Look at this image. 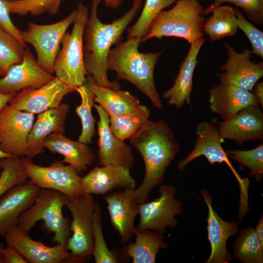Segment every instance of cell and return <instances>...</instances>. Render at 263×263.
<instances>
[{
    "label": "cell",
    "instance_id": "obj_1",
    "mask_svg": "<svg viewBox=\"0 0 263 263\" xmlns=\"http://www.w3.org/2000/svg\"><path fill=\"white\" fill-rule=\"evenodd\" d=\"M141 154L145 166L143 181L133 189L138 204L148 201L150 192L164 181L165 174L180 149L174 132L163 120L147 119L128 139Z\"/></svg>",
    "mask_w": 263,
    "mask_h": 263
},
{
    "label": "cell",
    "instance_id": "obj_2",
    "mask_svg": "<svg viewBox=\"0 0 263 263\" xmlns=\"http://www.w3.org/2000/svg\"><path fill=\"white\" fill-rule=\"evenodd\" d=\"M102 0H92L83 34L84 64L88 75L96 84L117 90L120 89V84L108 78L107 56L112 46L120 42L123 33L142 8L143 0H133L128 11L108 24L102 22L98 17L97 9Z\"/></svg>",
    "mask_w": 263,
    "mask_h": 263
},
{
    "label": "cell",
    "instance_id": "obj_3",
    "mask_svg": "<svg viewBox=\"0 0 263 263\" xmlns=\"http://www.w3.org/2000/svg\"><path fill=\"white\" fill-rule=\"evenodd\" d=\"M140 39L127 38L111 48L107 59L108 71H114L117 79L133 84L148 97L153 106L163 108L154 79V68L162 52L141 53L138 50Z\"/></svg>",
    "mask_w": 263,
    "mask_h": 263
},
{
    "label": "cell",
    "instance_id": "obj_4",
    "mask_svg": "<svg viewBox=\"0 0 263 263\" xmlns=\"http://www.w3.org/2000/svg\"><path fill=\"white\" fill-rule=\"evenodd\" d=\"M203 10L199 0H177L171 9L163 10L155 18L141 43L153 38L176 37L190 44L204 38Z\"/></svg>",
    "mask_w": 263,
    "mask_h": 263
},
{
    "label": "cell",
    "instance_id": "obj_5",
    "mask_svg": "<svg viewBox=\"0 0 263 263\" xmlns=\"http://www.w3.org/2000/svg\"><path fill=\"white\" fill-rule=\"evenodd\" d=\"M88 17L87 7L79 2L72 30L65 33L62 47L54 64L56 77L75 91L85 83L88 75L84 64L83 44L84 30Z\"/></svg>",
    "mask_w": 263,
    "mask_h": 263
},
{
    "label": "cell",
    "instance_id": "obj_6",
    "mask_svg": "<svg viewBox=\"0 0 263 263\" xmlns=\"http://www.w3.org/2000/svg\"><path fill=\"white\" fill-rule=\"evenodd\" d=\"M68 199L58 191L40 188L33 204L19 216L17 226L29 233L37 222L41 220L46 228L54 234L53 242L66 245L71 236L70 222L63 216L62 209Z\"/></svg>",
    "mask_w": 263,
    "mask_h": 263
},
{
    "label": "cell",
    "instance_id": "obj_7",
    "mask_svg": "<svg viewBox=\"0 0 263 263\" xmlns=\"http://www.w3.org/2000/svg\"><path fill=\"white\" fill-rule=\"evenodd\" d=\"M196 139L193 150L186 158L180 160L177 164L179 171H182L191 161L201 156H205L212 166L216 163H225L231 169L238 182L240 189V208L246 209L248 204V190L249 181L242 178L230 162L222 144L224 139L220 134L215 123L203 121L196 127Z\"/></svg>",
    "mask_w": 263,
    "mask_h": 263
},
{
    "label": "cell",
    "instance_id": "obj_8",
    "mask_svg": "<svg viewBox=\"0 0 263 263\" xmlns=\"http://www.w3.org/2000/svg\"><path fill=\"white\" fill-rule=\"evenodd\" d=\"M95 201L92 194L69 199L66 207L72 216L70 223L71 236L66 248L80 263L90 260L93 257L94 241L92 218Z\"/></svg>",
    "mask_w": 263,
    "mask_h": 263
},
{
    "label": "cell",
    "instance_id": "obj_9",
    "mask_svg": "<svg viewBox=\"0 0 263 263\" xmlns=\"http://www.w3.org/2000/svg\"><path fill=\"white\" fill-rule=\"evenodd\" d=\"M76 10L63 19L50 24H39L30 22L27 29L21 31L24 42L32 45L36 52L37 61L50 74L54 72V64L60 49V45L68 28L75 19Z\"/></svg>",
    "mask_w": 263,
    "mask_h": 263
},
{
    "label": "cell",
    "instance_id": "obj_10",
    "mask_svg": "<svg viewBox=\"0 0 263 263\" xmlns=\"http://www.w3.org/2000/svg\"><path fill=\"white\" fill-rule=\"evenodd\" d=\"M23 169L33 183L40 188L58 191L69 199L76 198L83 194L81 177L72 166L65 165L56 161L50 166H41L34 164L32 160L21 158Z\"/></svg>",
    "mask_w": 263,
    "mask_h": 263
},
{
    "label": "cell",
    "instance_id": "obj_11",
    "mask_svg": "<svg viewBox=\"0 0 263 263\" xmlns=\"http://www.w3.org/2000/svg\"><path fill=\"white\" fill-rule=\"evenodd\" d=\"M159 197L150 202L139 204L140 230H150L163 234L167 227L176 226V215L183 211L181 202L175 197V188L163 184L159 188Z\"/></svg>",
    "mask_w": 263,
    "mask_h": 263
},
{
    "label": "cell",
    "instance_id": "obj_12",
    "mask_svg": "<svg viewBox=\"0 0 263 263\" xmlns=\"http://www.w3.org/2000/svg\"><path fill=\"white\" fill-rule=\"evenodd\" d=\"M34 114L6 105L0 115V150L11 157H25Z\"/></svg>",
    "mask_w": 263,
    "mask_h": 263
},
{
    "label": "cell",
    "instance_id": "obj_13",
    "mask_svg": "<svg viewBox=\"0 0 263 263\" xmlns=\"http://www.w3.org/2000/svg\"><path fill=\"white\" fill-rule=\"evenodd\" d=\"M7 245L17 250L30 263H80L66 248V245L56 244L54 246L44 244L32 239L29 233L16 226L4 236Z\"/></svg>",
    "mask_w": 263,
    "mask_h": 263
},
{
    "label": "cell",
    "instance_id": "obj_14",
    "mask_svg": "<svg viewBox=\"0 0 263 263\" xmlns=\"http://www.w3.org/2000/svg\"><path fill=\"white\" fill-rule=\"evenodd\" d=\"M227 59L217 75L221 83L229 84L251 92L255 84L263 76V62L251 61L252 51L245 48L241 53L237 52L227 42Z\"/></svg>",
    "mask_w": 263,
    "mask_h": 263
},
{
    "label": "cell",
    "instance_id": "obj_15",
    "mask_svg": "<svg viewBox=\"0 0 263 263\" xmlns=\"http://www.w3.org/2000/svg\"><path fill=\"white\" fill-rule=\"evenodd\" d=\"M99 118L98 122V165L120 166L131 170L134 158L132 147L114 135L110 127L109 116L98 105H94Z\"/></svg>",
    "mask_w": 263,
    "mask_h": 263
},
{
    "label": "cell",
    "instance_id": "obj_16",
    "mask_svg": "<svg viewBox=\"0 0 263 263\" xmlns=\"http://www.w3.org/2000/svg\"><path fill=\"white\" fill-rule=\"evenodd\" d=\"M75 90L67 86L56 77L38 88L23 89L10 101L14 108L33 114L57 108L64 96Z\"/></svg>",
    "mask_w": 263,
    "mask_h": 263
},
{
    "label": "cell",
    "instance_id": "obj_17",
    "mask_svg": "<svg viewBox=\"0 0 263 263\" xmlns=\"http://www.w3.org/2000/svg\"><path fill=\"white\" fill-rule=\"evenodd\" d=\"M55 77L38 65L26 47L21 61L12 65L0 78V92L14 94L28 88H38Z\"/></svg>",
    "mask_w": 263,
    "mask_h": 263
},
{
    "label": "cell",
    "instance_id": "obj_18",
    "mask_svg": "<svg viewBox=\"0 0 263 263\" xmlns=\"http://www.w3.org/2000/svg\"><path fill=\"white\" fill-rule=\"evenodd\" d=\"M259 104L247 106L239 111L230 119L212 121L224 139L235 141L241 145L250 140L263 139V113Z\"/></svg>",
    "mask_w": 263,
    "mask_h": 263
},
{
    "label": "cell",
    "instance_id": "obj_19",
    "mask_svg": "<svg viewBox=\"0 0 263 263\" xmlns=\"http://www.w3.org/2000/svg\"><path fill=\"white\" fill-rule=\"evenodd\" d=\"M40 189L31 180H27L0 198V237L17 226L19 216L33 204Z\"/></svg>",
    "mask_w": 263,
    "mask_h": 263
},
{
    "label": "cell",
    "instance_id": "obj_20",
    "mask_svg": "<svg viewBox=\"0 0 263 263\" xmlns=\"http://www.w3.org/2000/svg\"><path fill=\"white\" fill-rule=\"evenodd\" d=\"M133 189L125 188L104 196L111 223L119 235L121 243H127L134 234V223L139 214V204L133 197Z\"/></svg>",
    "mask_w": 263,
    "mask_h": 263
},
{
    "label": "cell",
    "instance_id": "obj_21",
    "mask_svg": "<svg viewBox=\"0 0 263 263\" xmlns=\"http://www.w3.org/2000/svg\"><path fill=\"white\" fill-rule=\"evenodd\" d=\"M200 193L208 211L207 230L211 252L206 263H228L232 257L226 249V242L230 236L238 232V224L236 222H226L220 218L212 207L211 195L205 189H202Z\"/></svg>",
    "mask_w": 263,
    "mask_h": 263
},
{
    "label": "cell",
    "instance_id": "obj_22",
    "mask_svg": "<svg viewBox=\"0 0 263 263\" xmlns=\"http://www.w3.org/2000/svg\"><path fill=\"white\" fill-rule=\"evenodd\" d=\"M83 194L105 195L115 189L135 188L130 170L120 166L95 167L81 177Z\"/></svg>",
    "mask_w": 263,
    "mask_h": 263
},
{
    "label": "cell",
    "instance_id": "obj_23",
    "mask_svg": "<svg viewBox=\"0 0 263 263\" xmlns=\"http://www.w3.org/2000/svg\"><path fill=\"white\" fill-rule=\"evenodd\" d=\"M70 106L61 103L57 108L39 113L29 134L25 158L32 160L44 151L43 142L51 133L65 132V123Z\"/></svg>",
    "mask_w": 263,
    "mask_h": 263
},
{
    "label": "cell",
    "instance_id": "obj_24",
    "mask_svg": "<svg viewBox=\"0 0 263 263\" xmlns=\"http://www.w3.org/2000/svg\"><path fill=\"white\" fill-rule=\"evenodd\" d=\"M210 109L226 121L244 108L259 104L252 92L234 85L221 83L209 89Z\"/></svg>",
    "mask_w": 263,
    "mask_h": 263
},
{
    "label": "cell",
    "instance_id": "obj_25",
    "mask_svg": "<svg viewBox=\"0 0 263 263\" xmlns=\"http://www.w3.org/2000/svg\"><path fill=\"white\" fill-rule=\"evenodd\" d=\"M206 41L204 38L190 43L188 53L180 65L173 86L163 94V97L170 105L180 109L191 102L193 75L197 63V56Z\"/></svg>",
    "mask_w": 263,
    "mask_h": 263
},
{
    "label": "cell",
    "instance_id": "obj_26",
    "mask_svg": "<svg viewBox=\"0 0 263 263\" xmlns=\"http://www.w3.org/2000/svg\"><path fill=\"white\" fill-rule=\"evenodd\" d=\"M43 146L52 152L62 155L64 158L60 161L73 166L79 176L95 159V152L88 144L73 141L60 132L50 134L43 141Z\"/></svg>",
    "mask_w": 263,
    "mask_h": 263
},
{
    "label": "cell",
    "instance_id": "obj_27",
    "mask_svg": "<svg viewBox=\"0 0 263 263\" xmlns=\"http://www.w3.org/2000/svg\"><path fill=\"white\" fill-rule=\"evenodd\" d=\"M85 83L94 94V102L99 104L109 117L131 112L140 105L138 98L129 91L98 85L90 75Z\"/></svg>",
    "mask_w": 263,
    "mask_h": 263
},
{
    "label": "cell",
    "instance_id": "obj_28",
    "mask_svg": "<svg viewBox=\"0 0 263 263\" xmlns=\"http://www.w3.org/2000/svg\"><path fill=\"white\" fill-rule=\"evenodd\" d=\"M134 243L124 246L122 254L132 259L133 263H154L157 254L168 244L162 234L150 230H140L136 227Z\"/></svg>",
    "mask_w": 263,
    "mask_h": 263
},
{
    "label": "cell",
    "instance_id": "obj_29",
    "mask_svg": "<svg viewBox=\"0 0 263 263\" xmlns=\"http://www.w3.org/2000/svg\"><path fill=\"white\" fill-rule=\"evenodd\" d=\"M203 25V32L211 41L233 37L238 29L235 9L230 5H221L215 9Z\"/></svg>",
    "mask_w": 263,
    "mask_h": 263
},
{
    "label": "cell",
    "instance_id": "obj_30",
    "mask_svg": "<svg viewBox=\"0 0 263 263\" xmlns=\"http://www.w3.org/2000/svg\"><path fill=\"white\" fill-rule=\"evenodd\" d=\"M233 252L242 263H263V244L254 228L248 226L241 230L235 241Z\"/></svg>",
    "mask_w": 263,
    "mask_h": 263
},
{
    "label": "cell",
    "instance_id": "obj_31",
    "mask_svg": "<svg viewBox=\"0 0 263 263\" xmlns=\"http://www.w3.org/2000/svg\"><path fill=\"white\" fill-rule=\"evenodd\" d=\"M150 113L147 106L140 104L137 109L131 112L110 117L111 130L114 135L123 140L129 139L149 119Z\"/></svg>",
    "mask_w": 263,
    "mask_h": 263
},
{
    "label": "cell",
    "instance_id": "obj_32",
    "mask_svg": "<svg viewBox=\"0 0 263 263\" xmlns=\"http://www.w3.org/2000/svg\"><path fill=\"white\" fill-rule=\"evenodd\" d=\"M75 91L81 98V104L75 108V112L80 119L82 131L78 137V141L90 144L92 143L94 137L95 120L92 109L94 105V96L86 83L75 89Z\"/></svg>",
    "mask_w": 263,
    "mask_h": 263
},
{
    "label": "cell",
    "instance_id": "obj_33",
    "mask_svg": "<svg viewBox=\"0 0 263 263\" xmlns=\"http://www.w3.org/2000/svg\"><path fill=\"white\" fill-rule=\"evenodd\" d=\"M177 0H145L141 14L136 21L128 28L127 38H138L141 40L147 35L155 18Z\"/></svg>",
    "mask_w": 263,
    "mask_h": 263
},
{
    "label": "cell",
    "instance_id": "obj_34",
    "mask_svg": "<svg viewBox=\"0 0 263 263\" xmlns=\"http://www.w3.org/2000/svg\"><path fill=\"white\" fill-rule=\"evenodd\" d=\"M94 249L93 257L96 263H117L121 260L108 248L104 239L102 225V209L95 201L92 218Z\"/></svg>",
    "mask_w": 263,
    "mask_h": 263
},
{
    "label": "cell",
    "instance_id": "obj_35",
    "mask_svg": "<svg viewBox=\"0 0 263 263\" xmlns=\"http://www.w3.org/2000/svg\"><path fill=\"white\" fill-rule=\"evenodd\" d=\"M11 14L38 16L56 14L62 0H4Z\"/></svg>",
    "mask_w": 263,
    "mask_h": 263
},
{
    "label": "cell",
    "instance_id": "obj_36",
    "mask_svg": "<svg viewBox=\"0 0 263 263\" xmlns=\"http://www.w3.org/2000/svg\"><path fill=\"white\" fill-rule=\"evenodd\" d=\"M25 48L0 26V75H4L12 65L21 61Z\"/></svg>",
    "mask_w": 263,
    "mask_h": 263
},
{
    "label": "cell",
    "instance_id": "obj_37",
    "mask_svg": "<svg viewBox=\"0 0 263 263\" xmlns=\"http://www.w3.org/2000/svg\"><path fill=\"white\" fill-rule=\"evenodd\" d=\"M0 173V198L13 187L28 180L21 165V158L8 157L1 162Z\"/></svg>",
    "mask_w": 263,
    "mask_h": 263
},
{
    "label": "cell",
    "instance_id": "obj_38",
    "mask_svg": "<svg viewBox=\"0 0 263 263\" xmlns=\"http://www.w3.org/2000/svg\"><path fill=\"white\" fill-rule=\"evenodd\" d=\"M231 159L241 166L248 168L249 177L254 176L259 182L263 176V144L246 150H228L226 152Z\"/></svg>",
    "mask_w": 263,
    "mask_h": 263
},
{
    "label": "cell",
    "instance_id": "obj_39",
    "mask_svg": "<svg viewBox=\"0 0 263 263\" xmlns=\"http://www.w3.org/2000/svg\"><path fill=\"white\" fill-rule=\"evenodd\" d=\"M225 3H230L241 7L250 20L258 25L263 24V0H214L203 10V15H207Z\"/></svg>",
    "mask_w": 263,
    "mask_h": 263
},
{
    "label": "cell",
    "instance_id": "obj_40",
    "mask_svg": "<svg viewBox=\"0 0 263 263\" xmlns=\"http://www.w3.org/2000/svg\"><path fill=\"white\" fill-rule=\"evenodd\" d=\"M238 28L246 36L252 46V53L263 57V32L249 22L241 11L235 9Z\"/></svg>",
    "mask_w": 263,
    "mask_h": 263
},
{
    "label": "cell",
    "instance_id": "obj_41",
    "mask_svg": "<svg viewBox=\"0 0 263 263\" xmlns=\"http://www.w3.org/2000/svg\"><path fill=\"white\" fill-rule=\"evenodd\" d=\"M10 13L4 0H0V26L18 40L25 48L27 47L21 36V31L12 22Z\"/></svg>",
    "mask_w": 263,
    "mask_h": 263
},
{
    "label": "cell",
    "instance_id": "obj_42",
    "mask_svg": "<svg viewBox=\"0 0 263 263\" xmlns=\"http://www.w3.org/2000/svg\"><path fill=\"white\" fill-rule=\"evenodd\" d=\"M3 263H27L22 255L15 248L7 245L2 252Z\"/></svg>",
    "mask_w": 263,
    "mask_h": 263
},
{
    "label": "cell",
    "instance_id": "obj_43",
    "mask_svg": "<svg viewBox=\"0 0 263 263\" xmlns=\"http://www.w3.org/2000/svg\"><path fill=\"white\" fill-rule=\"evenodd\" d=\"M252 91L257 99L258 103L263 108V81L257 82L253 88Z\"/></svg>",
    "mask_w": 263,
    "mask_h": 263
},
{
    "label": "cell",
    "instance_id": "obj_44",
    "mask_svg": "<svg viewBox=\"0 0 263 263\" xmlns=\"http://www.w3.org/2000/svg\"><path fill=\"white\" fill-rule=\"evenodd\" d=\"M17 93L3 94L0 92V115L4 107L16 95Z\"/></svg>",
    "mask_w": 263,
    "mask_h": 263
},
{
    "label": "cell",
    "instance_id": "obj_45",
    "mask_svg": "<svg viewBox=\"0 0 263 263\" xmlns=\"http://www.w3.org/2000/svg\"><path fill=\"white\" fill-rule=\"evenodd\" d=\"M105 6L111 9H117L123 2V0H104Z\"/></svg>",
    "mask_w": 263,
    "mask_h": 263
},
{
    "label": "cell",
    "instance_id": "obj_46",
    "mask_svg": "<svg viewBox=\"0 0 263 263\" xmlns=\"http://www.w3.org/2000/svg\"><path fill=\"white\" fill-rule=\"evenodd\" d=\"M259 237L260 242L263 244V216L259 219L258 224L255 228Z\"/></svg>",
    "mask_w": 263,
    "mask_h": 263
},
{
    "label": "cell",
    "instance_id": "obj_47",
    "mask_svg": "<svg viewBox=\"0 0 263 263\" xmlns=\"http://www.w3.org/2000/svg\"><path fill=\"white\" fill-rule=\"evenodd\" d=\"M11 157L7 154L3 152L0 150V169L1 168V162L2 159H3L5 158Z\"/></svg>",
    "mask_w": 263,
    "mask_h": 263
},
{
    "label": "cell",
    "instance_id": "obj_48",
    "mask_svg": "<svg viewBox=\"0 0 263 263\" xmlns=\"http://www.w3.org/2000/svg\"><path fill=\"white\" fill-rule=\"evenodd\" d=\"M4 247L2 243H0V263H3L2 262V252Z\"/></svg>",
    "mask_w": 263,
    "mask_h": 263
}]
</instances>
